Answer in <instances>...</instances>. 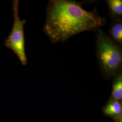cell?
<instances>
[{"label":"cell","instance_id":"obj_1","mask_svg":"<svg viewBox=\"0 0 122 122\" xmlns=\"http://www.w3.org/2000/svg\"><path fill=\"white\" fill-rule=\"evenodd\" d=\"M105 19L96 9L88 11L78 1L51 0L47 8L44 32L52 43L64 42L71 36L87 31H96L104 26Z\"/></svg>","mask_w":122,"mask_h":122},{"label":"cell","instance_id":"obj_2","mask_svg":"<svg viewBox=\"0 0 122 122\" xmlns=\"http://www.w3.org/2000/svg\"><path fill=\"white\" fill-rule=\"evenodd\" d=\"M96 31V57L103 78L108 80L122 71V49L100 28Z\"/></svg>","mask_w":122,"mask_h":122},{"label":"cell","instance_id":"obj_3","mask_svg":"<svg viewBox=\"0 0 122 122\" xmlns=\"http://www.w3.org/2000/svg\"><path fill=\"white\" fill-rule=\"evenodd\" d=\"M18 5V0L13 1L14 23L12 32L5 41V44L17 55L22 65H25L27 63V57L25 48L24 25L25 20H21L19 17Z\"/></svg>","mask_w":122,"mask_h":122},{"label":"cell","instance_id":"obj_4","mask_svg":"<svg viewBox=\"0 0 122 122\" xmlns=\"http://www.w3.org/2000/svg\"><path fill=\"white\" fill-rule=\"evenodd\" d=\"M104 114L114 120L122 118V102L110 99L102 109Z\"/></svg>","mask_w":122,"mask_h":122},{"label":"cell","instance_id":"obj_5","mask_svg":"<svg viewBox=\"0 0 122 122\" xmlns=\"http://www.w3.org/2000/svg\"><path fill=\"white\" fill-rule=\"evenodd\" d=\"M109 30V38L119 47L122 46V20H113Z\"/></svg>","mask_w":122,"mask_h":122},{"label":"cell","instance_id":"obj_6","mask_svg":"<svg viewBox=\"0 0 122 122\" xmlns=\"http://www.w3.org/2000/svg\"><path fill=\"white\" fill-rule=\"evenodd\" d=\"M109 15L113 20H122V0H107Z\"/></svg>","mask_w":122,"mask_h":122},{"label":"cell","instance_id":"obj_7","mask_svg":"<svg viewBox=\"0 0 122 122\" xmlns=\"http://www.w3.org/2000/svg\"><path fill=\"white\" fill-rule=\"evenodd\" d=\"M112 89L110 99L122 102V71L113 77Z\"/></svg>","mask_w":122,"mask_h":122}]
</instances>
